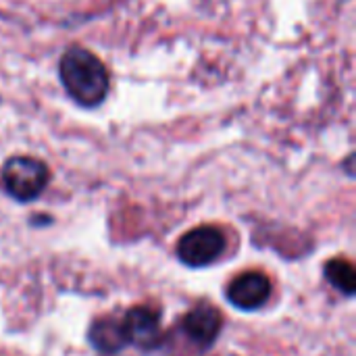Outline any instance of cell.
Returning <instances> with one entry per match:
<instances>
[{
  "mask_svg": "<svg viewBox=\"0 0 356 356\" xmlns=\"http://www.w3.org/2000/svg\"><path fill=\"white\" fill-rule=\"evenodd\" d=\"M50 171L46 163L33 156H13L2 167V186L19 202L35 200L48 186Z\"/></svg>",
  "mask_w": 356,
  "mask_h": 356,
  "instance_id": "cell-2",
  "label": "cell"
},
{
  "mask_svg": "<svg viewBox=\"0 0 356 356\" xmlns=\"http://www.w3.org/2000/svg\"><path fill=\"white\" fill-rule=\"evenodd\" d=\"M221 327H223V317L219 309L209 302L194 307L181 319V330L186 332V336L202 348H209L217 340Z\"/></svg>",
  "mask_w": 356,
  "mask_h": 356,
  "instance_id": "cell-6",
  "label": "cell"
},
{
  "mask_svg": "<svg viewBox=\"0 0 356 356\" xmlns=\"http://www.w3.org/2000/svg\"><path fill=\"white\" fill-rule=\"evenodd\" d=\"M127 344L142 350H152L163 342L161 313L152 307H134L121 319Z\"/></svg>",
  "mask_w": 356,
  "mask_h": 356,
  "instance_id": "cell-4",
  "label": "cell"
},
{
  "mask_svg": "<svg viewBox=\"0 0 356 356\" xmlns=\"http://www.w3.org/2000/svg\"><path fill=\"white\" fill-rule=\"evenodd\" d=\"M325 277H327V282H330L338 292H342L344 296H348V298L355 296L356 271L350 261L340 259V257L327 261V265H325Z\"/></svg>",
  "mask_w": 356,
  "mask_h": 356,
  "instance_id": "cell-8",
  "label": "cell"
},
{
  "mask_svg": "<svg viewBox=\"0 0 356 356\" xmlns=\"http://www.w3.org/2000/svg\"><path fill=\"white\" fill-rule=\"evenodd\" d=\"M88 340L98 353H104V355H115L123 346H127V338H125L121 321L111 319V317L96 319L88 330Z\"/></svg>",
  "mask_w": 356,
  "mask_h": 356,
  "instance_id": "cell-7",
  "label": "cell"
},
{
  "mask_svg": "<svg viewBox=\"0 0 356 356\" xmlns=\"http://www.w3.org/2000/svg\"><path fill=\"white\" fill-rule=\"evenodd\" d=\"M60 81L67 94L81 106H98L108 92V73L102 60L81 48L71 46L58 65Z\"/></svg>",
  "mask_w": 356,
  "mask_h": 356,
  "instance_id": "cell-1",
  "label": "cell"
},
{
  "mask_svg": "<svg viewBox=\"0 0 356 356\" xmlns=\"http://www.w3.org/2000/svg\"><path fill=\"white\" fill-rule=\"evenodd\" d=\"M225 250V236L215 225H200L190 229L177 242V257L188 267H207L215 263Z\"/></svg>",
  "mask_w": 356,
  "mask_h": 356,
  "instance_id": "cell-3",
  "label": "cell"
},
{
  "mask_svg": "<svg viewBox=\"0 0 356 356\" xmlns=\"http://www.w3.org/2000/svg\"><path fill=\"white\" fill-rule=\"evenodd\" d=\"M271 296V282L261 271H246L238 275L227 288V300L240 311H257Z\"/></svg>",
  "mask_w": 356,
  "mask_h": 356,
  "instance_id": "cell-5",
  "label": "cell"
}]
</instances>
